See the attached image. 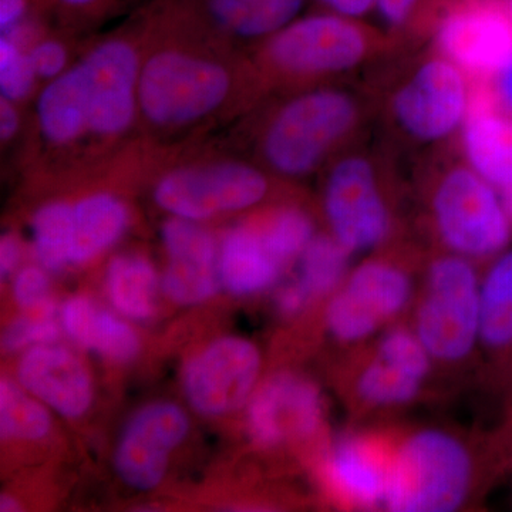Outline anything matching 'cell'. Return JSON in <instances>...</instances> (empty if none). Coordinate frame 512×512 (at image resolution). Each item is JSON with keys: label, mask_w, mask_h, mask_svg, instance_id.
<instances>
[{"label": "cell", "mask_w": 512, "mask_h": 512, "mask_svg": "<svg viewBox=\"0 0 512 512\" xmlns=\"http://www.w3.org/2000/svg\"><path fill=\"white\" fill-rule=\"evenodd\" d=\"M20 261V244L18 238L12 234L3 235L0 241V274L8 278L18 268Z\"/></svg>", "instance_id": "40"}, {"label": "cell", "mask_w": 512, "mask_h": 512, "mask_svg": "<svg viewBox=\"0 0 512 512\" xmlns=\"http://www.w3.org/2000/svg\"><path fill=\"white\" fill-rule=\"evenodd\" d=\"M69 201H50L32 218L33 251L46 271L59 272L72 265Z\"/></svg>", "instance_id": "30"}, {"label": "cell", "mask_w": 512, "mask_h": 512, "mask_svg": "<svg viewBox=\"0 0 512 512\" xmlns=\"http://www.w3.org/2000/svg\"><path fill=\"white\" fill-rule=\"evenodd\" d=\"M59 336V326L53 315L22 316L13 320L3 333L2 346L6 352L28 350L37 345L55 342Z\"/></svg>", "instance_id": "33"}, {"label": "cell", "mask_w": 512, "mask_h": 512, "mask_svg": "<svg viewBox=\"0 0 512 512\" xmlns=\"http://www.w3.org/2000/svg\"><path fill=\"white\" fill-rule=\"evenodd\" d=\"M26 52L39 82H52L70 66L69 50L56 37H40Z\"/></svg>", "instance_id": "36"}, {"label": "cell", "mask_w": 512, "mask_h": 512, "mask_svg": "<svg viewBox=\"0 0 512 512\" xmlns=\"http://www.w3.org/2000/svg\"><path fill=\"white\" fill-rule=\"evenodd\" d=\"M168 256L165 295L178 305H197L220 288L218 245L200 222L171 217L161 229Z\"/></svg>", "instance_id": "17"}, {"label": "cell", "mask_w": 512, "mask_h": 512, "mask_svg": "<svg viewBox=\"0 0 512 512\" xmlns=\"http://www.w3.org/2000/svg\"><path fill=\"white\" fill-rule=\"evenodd\" d=\"M37 80L28 52L10 36L0 39V93L3 99L19 104L35 92Z\"/></svg>", "instance_id": "31"}, {"label": "cell", "mask_w": 512, "mask_h": 512, "mask_svg": "<svg viewBox=\"0 0 512 512\" xmlns=\"http://www.w3.org/2000/svg\"><path fill=\"white\" fill-rule=\"evenodd\" d=\"M52 429L50 414L37 397L10 379L0 382V433L2 439L36 441Z\"/></svg>", "instance_id": "29"}, {"label": "cell", "mask_w": 512, "mask_h": 512, "mask_svg": "<svg viewBox=\"0 0 512 512\" xmlns=\"http://www.w3.org/2000/svg\"><path fill=\"white\" fill-rule=\"evenodd\" d=\"M403 50L390 33L323 12L295 19L259 42L251 64L262 93L303 90L335 82Z\"/></svg>", "instance_id": "3"}, {"label": "cell", "mask_w": 512, "mask_h": 512, "mask_svg": "<svg viewBox=\"0 0 512 512\" xmlns=\"http://www.w3.org/2000/svg\"><path fill=\"white\" fill-rule=\"evenodd\" d=\"M423 165L421 188L430 227L443 248L471 261L504 252L512 239V221L500 191L451 144Z\"/></svg>", "instance_id": "6"}, {"label": "cell", "mask_w": 512, "mask_h": 512, "mask_svg": "<svg viewBox=\"0 0 512 512\" xmlns=\"http://www.w3.org/2000/svg\"><path fill=\"white\" fill-rule=\"evenodd\" d=\"M501 198H503L505 211H507L508 217L512 221V188L508 190L500 191Z\"/></svg>", "instance_id": "43"}, {"label": "cell", "mask_w": 512, "mask_h": 512, "mask_svg": "<svg viewBox=\"0 0 512 512\" xmlns=\"http://www.w3.org/2000/svg\"><path fill=\"white\" fill-rule=\"evenodd\" d=\"M312 302L311 296L302 288L298 281H293L291 284L285 285L281 291L276 295L275 303L276 309L282 316L299 315L308 308L309 303Z\"/></svg>", "instance_id": "37"}, {"label": "cell", "mask_w": 512, "mask_h": 512, "mask_svg": "<svg viewBox=\"0 0 512 512\" xmlns=\"http://www.w3.org/2000/svg\"><path fill=\"white\" fill-rule=\"evenodd\" d=\"M63 330L77 345L97 355L130 362L140 352L136 330L113 313L94 305L86 296H73L60 312Z\"/></svg>", "instance_id": "24"}, {"label": "cell", "mask_w": 512, "mask_h": 512, "mask_svg": "<svg viewBox=\"0 0 512 512\" xmlns=\"http://www.w3.org/2000/svg\"><path fill=\"white\" fill-rule=\"evenodd\" d=\"M373 110L372 94L332 84L299 90L262 121L259 160L279 177H308L359 143Z\"/></svg>", "instance_id": "4"}, {"label": "cell", "mask_w": 512, "mask_h": 512, "mask_svg": "<svg viewBox=\"0 0 512 512\" xmlns=\"http://www.w3.org/2000/svg\"><path fill=\"white\" fill-rule=\"evenodd\" d=\"M22 124L18 104L8 99H0V138L2 143H10L16 137Z\"/></svg>", "instance_id": "39"}, {"label": "cell", "mask_w": 512, "mask_h": 512, "mask_svg": "<svg viewBox=\"0 0 512 512\" xmlns=\"http://www.w3.org/2000/svg\"><path fill=\"white\" fill-rule=\"evenodd\" d=\"M255 222L269 251L285 268L298 261L318 235L312 215L298 204L276 207Z\"/></svg>", "instance_id": "28"}, {"label": "cell", "mask_w": 512, "mask_h": 512, "mask_svg": "<svg viewBox=\"0 0 512 512\" xmlns=\"http://www.w3.org/2000/svg\"><path fill=\"white\" fill-rule=\"evenodd\" d=\"M470 86L460 67L430 49L389 67L370 94L394 140L443 147L464 126Z\"/></svg>", "instance_id": "5"}, {"label": "cell", "mask_w": 512, "mask_h": 512, "mask_svg": "<svg viewBox=\"0 0 512 512\" xmlns=\"http://www.w3.org/2000/svg\"><path fill=\"white\" fill-rule=\"evenodd\" d=\"M0 511H20L19 501L16 500V498L10 497V495H2V500H0Z\"/></svg>", "instance_id": "42"}, {"label": "cell", "mask_w": 512, "mask_h": 512, "mask_svg": "<svg viewBox=\"0 0 512 512\" xmlns=\"http://www.w3.org/2000/svg\"><path fill=\"white\" fill-rule=\"evenodd\" d=\"M106 291L120 315L140 322L150 319L156 312V269L141 255L114 256L107 266Z\"/></svg>", "instance_id": "26"}, {"label": "cell", "mask_w": 512, "mask_h": 512, "mask_svg": "<svg viewBox=\"0 0 512 512\" xmlns=\"http://www.w3.org/2000/svg\"><path fill=\"white\" fill-rule=\"evenodd\" d=\"M392 160L359 143L330 161L322 187L329 234L350 254L375 251L392 239Z\"/></svg>", "instance_id": "7"}, {"label": "cell", "mask_w": 512, "mask_h": 512, "mask_svg": "<svg viewBox=\"0 0 512 512\" xmlns=\"http://www.w3.org/2000/svg\"><path fill=\"white\" fill-rule=\"evenodd\" d=\"M392 448L376 437L348 434L326 454L325 473L332 493L349 508L383 507Z\"/></svg>", "instance_id": "18"}, {"label": "cell", "mask_w": 512, "mask_h": 512, "mask_svg": "<svg viewBox=\"0 0 512 512\" xmlns=\"http://www.w3.org/2000/svg\"><path fill=\"white\" fill-rule=\"evenodd\" d=\"M261 367V352L251 340L238 336L214 340L188 360L185 397L204 416L235 412L254 394Z\"/></svg>", "instance_id": "12"}, {"label": "cell", "mask_w": 512, "mask_h": 512, "mask_svg": "<svg viewBox=\"0 0 512 512\" xmlns=\"http://www.w3.org/2000/svg\"><path fill=\"white\" fill-rule=\"evenodd\" d=\"M138 0H39L40 12L49 13L69 28H89L136 5Z\"/></svg>", "instance_id": "32"}, {"label": "cell", "mask_w": 512, "mask_h": 512, "mask_svg": "<svg viewBox=\"0 0 512 512\" xmlns=\"http://www.w3.org/2000/svg\"><path fill=\"white\" fill-rule=\"evenodd\" d=\"M429 39L470 82H494L512 64V16L505 0H436L413 42Z\"/></svg>", "instance_id": "10"}, {"label": "cell", "mask_w": 512, "mask_h": 512, "mask_svg": "<svg viewBox=\"0 0 512 512\" xmlns=\"http://www.w3.org/2000/svg\"><path fill=\"white\" fill-rule=\"evenodd\" d=\"M247 404L249 436L265 448L311 440L325 423V400L319 387L292 372L269 377L256 387Z\"/></svg>", "instance_id": "13"}, {"label": "cell", "mask_w": 512, "mask_h": 512, "mask_svg": "<svg viewBox=\"0 0 512 512\" xmlns=\"http://www.w3.org/2000/svg\"><path fill=\"white\" fill-rule=\"evenodd\" d=\"M436 0H377L376 9L387 33L409 49L414 26Z\"/></svg>", "instance_id": "35"}, {"label": "cell", "mask_w": 512, "mask_h": 512, "mask_svg": "<svg viewBox=\"0 0 512 512\" xmlns=\"http://www.w3.org/2000/svg\"><path fill=\"white\" fill-rule=\"evenodd\" d=\"M474 261L446 252L430 259L413 330L433 362L458 365L480 346V284Z\"/></svg>", "instance_id": "9"}, {"label": "cell", "mask_w": 512, "mask_h": 512, "mask_svg": "<svg viewBox=\"0 0 512 512\" xmlns=\"http://www.w3.org/2000/svg\"><path fill=\"white\" fill-rule=\"evenodd\" d=\"M271 190L272 178L258 165L212 160L165 171L154 184L153 200L171 217L201 222L251 210Z\"/></svg>", "instance_id": "11"}, {"label": "cell", "mask_w": 512, "mask_h": 512, "mask_svg": "<svg viewBox=\"0 0 512 512\" xmlns=\"http://www.w3.org/2000/svg\"><path fill=\"white\" fill-rule=\"evenodd\" d=\"M470 101L460 131L467 163L498 191L512 188V111L494 82H470Z\"/></svg>", "instance_id": "16"}, {"label": "cell", "mask_w": 512, "mask_h": 512, "mask_svg": "<svg viewBox=\"0 0 512 512\" xmlns=\"http://www.w3.org/2000/svg\"><path fill=\"white\" fill-rule=\"evenodd\" d=\"M188 431L190 420L177 404L156 402L138 410L121 433L114 453L121 481L138 491L156 488Z\"/></svg>", "instance_id": "15"}, {"label": "cell", "mask_w": 512, "mask_h": 512, "mask_svg": "<svg viewBox=\"0 0 512 512\" xmlns=\"http://www.w3.org/2000/svg\"><path fill=\"white\" fill-rule=\"evenodd\" d=\"M350 252L330 234H318L299 258L296 281L308 292L312 301L333 295L350 272Z\"/></svg>", "instance_id": "27"}, {"label": "cell", "mask_w": 512, "mask_h": 512, "mask_svg": "<svg viewBox=\"0 0 512 512\" xmlns=\"http://www.w3.org/2000/svg\"><path fill=\"white\" fill-rule=\"evenodd\" d=\"M72 265H83L113 247L131 222L130 208L119 195L93 192L70 202Z\"/></svg>", "instance_id": "23"}, {"label": "cell", "mask_w": 512, "mask_h": 512, "mask_svg": "<svg viewBox=\"0 0 512 512\" xmlns=\"http://www.w3.org/2000/svg\"><path fill=\"white\" fill-rule=\"evenodd\" d=\"M208 32L224 39L265 40L293 22L305 0H191Z\"/></svg>", "instance_id": "20"}, {"label": "cell", "mask_w": 512, "mask_h": 512, "mask_svg": "<svg viewBox=\"0 0 512 512\" xmlns=\"http://www.w3.org/2000/svg\"><path fill=\"white\" fill-rule=\"evenodd\" d=\"M323 9L345 18L359 19L375 9L377 0H318Z\"/></svg>", "instance_id": "38"}, {"label": "cell", "mask_w": 512, "mask_h": 512, "mask_svg": "<svg viewBox=\"0 0 512 512\" xmlns=\"http://www.w3.org/2000/svg\"><path fill=\"white\" fill-rule=\"evenodd\" d=\"M157 39L138 74V121L173 136L218 116L245 94H262L252 64L205 47L208 32L191 0H157Z\"/></svg>", "instance_id": "1"}, {"label": "cell", "mask_w": 512, "mask_h": 512, "mask_svg": "<svg viewBox=\"0 0 512 512\" xmlns=\"http://www.w3.org/2000/svg\"><path fill=\"white\" fill-rule=\"evenodd\" d=\"M134 33L101 39L36 101L40 146L63 157L110 151L138 123V74L143 49Z\"/></svg>", "instance_id": "2"}, {"label": "cell", "mask_w": 512, "mask_h": 512, "mask_svg": "<svg viewBox=\"0 0 512 512\" xmlns=\"http://www.w3.org/2000/svg\"><path fill=\"white\" fill-rule=\"evenodd\" d=\"M497 89L501 100L508 110L512 111V64L497 77Z\"/></svg>", "instance_id": "41"}, {"label": "cell", "mask_w": 512, "mask_h": 512, "mask_svg": "<svg viewBox=\"0 0 512 512\" xmlns=\"http://www.w3.org/2000/svg\"><path fill=\"white\" fill-rule=\"evenodd\" d=\"M340 289L384 328L412 302L413 279L396 256H372L350 269Z\"/></svg>", "instance_id": "21"}, {"label": "cell", "mask_w": 512, "mask_h": 512, "mask_svg": "<svg viewBox=\"0 0 512 512\" xmlns=\"http://www.w3.org/2000/svg\"><path fill=\"white\" fill-rule=\"evenodd\" d=\"M480 346L493 355L512 350V248L487 269L480 284Z\"/></svg>", "instance_id": "25"}, {"label": "cell", "mask_w": 512, "mask_h": 512, "mask_svg": "<svg viewBox=\"0 0 512 512\" xmlns=\"http://www.w3.org/2000/svg\"><path fill=\"white\" fill-rule=\"evenodd\" d=\"M13 298L20 308L39 315H53L50 299V281L46 269L40 266H25L13 281Z\"/></svg>", "instance_id": "34"}, {"label": "cell", "mask_w": 512, "mask_h": 512, "mask_svg": "<svg viewBox=\"0 0 512 512\" xmlns=\"http://www.w3.org/2000/svg\"><path fill=\"white\" fill-rule=\"evenodd\" d=\"M16 377L30 394L67 419L83 416L92 406L89 370L79 357L60 346L47 343L25 350Z\"/></svg>", "instance_id": "19"}, {"label": "cell", "mask_w": 512, "mask_h": 512, "mask_svg": "<svg viewBox=\"0 0 512 512\" xmlns=\"http://www.w3.org/2000/svg\"><path fill=\"white\" fill-rule=\"evenodd\" d=\"M433 363L414 330L396 326L384 332L357 370L353 393L370 409L406 406L423 392Z\"/></svg>", "instance_id": "14"}, {"label": "cell", "mask_w": 512, "mask_h": 512, "mask_svg": "<svg viewBox=\"0 0 512 512\" xmlns=\"http://www.w3.org/2000/svg\"><path fill=\"white\" fill-rule=\"evenodd\" d=\"M476 461L456 434L421 429L392 448L383 507L394 512H451L473 490Z\"/></svg>", "instance_id": "8"}, {"label": "cell", "mask_w": 512, "mask_h": 512, "mask_svg": "<svg viewBox=\"0 0 512 512\" xmlns=\"http://www.w3.org/2000/svg\"><path fill=\"white\" fill-rule=\"evenodd\" d=\"M505 2H507L508 10H510L512 16V0H505Z\"/></svg>", "instance_id": "44"}, {"label": "cell", "mask_w": 512, "mask_h": 512, "mask_svg": "<svg viewBox=\"0 0 512 512\" xmlns=\"http://www.w3.org/2000/svg\"><path fill=\"white\" fill-rule=\"evenodd\" d=\"M221 284L238 296L256 295L278 282L285 266L269 251L255 221L229 229L218 247Z\"/></svg>", "instance_id": "22"}]
</instances>
